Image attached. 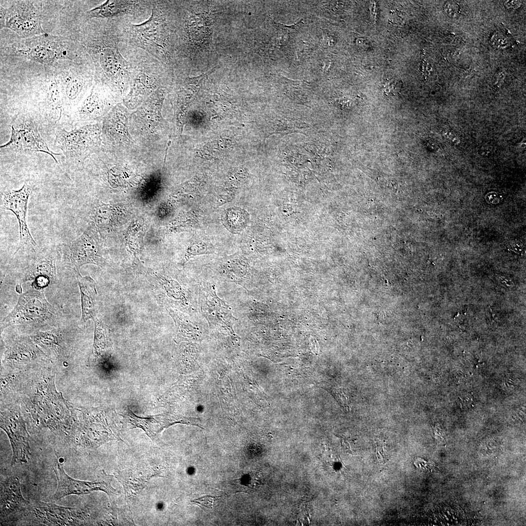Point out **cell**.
<instances>
[{"mask_svg": "<svg viewBox=\"0 0 526 526\" xmlns=\"http://www.w3.org/2000/svg\"><path fill=\"white\" fill-rule=\"evenodd\" d=\"M123 18L96 19L86 24L82 44L91 57L96 84L122 91L130 83L129 66L119 51Z\"/></svg>", "mask_w": 526, "mask_h": 526, "instance_id": "cell-1", "label": "cell"}, {"mask_svg": "<svg viewBox=\"0 0 526 526\" xmlns=\"http://www.w3.org/2000/svg\"><path fill=\"white\" fill-rule=\"evenodd\" d=\"M121 25L123 42L149 53L166 66L172 62L171 24L170 5L165 0H154L150 18L140 24L123 18Z\"/></svg>", "mask_w": 526, "mask_h": 526, "instance_id": "cell-2", "label": "cell"}, {"mask_svg": "<svg viewBox=\"0 0 526 526\" xmlns=\"http://www.w3.org/2000/svg\"><path fill=\"white\" fill-rule=\"evenodd\" d=\"M125 49V59L129 66L130 83L132 86L130 100L134 99L137 101L166 81L170 70L156 58L140 48L130 45Z\"/></svg>", "mask_w": 526, "mask_h": 526, "instance_id": "cell-3", "label": "cell"}, {"mask_svg": "<svg viewBox=\"0 0 526 526\" xmlns=\"http://www.w3.org/2000/svg\"><path fill=\"white\" fill-rule=\"evenodd\" d=\"M38 152L47 153L58 163L55 155L60 154L54 152L49 148L36 120L28 115H17L12 121L9 141L0 146L1 154H30Z\"/></svg>", "mask_w": 526, "mask_h": 526, "instance_id": "cell-4", "label": "cell"}, {"mask_svg": "<svg viewBox=\"0 0 526 526\" xmlns=\"http://www.w3.org/2000/svg\"><path fill=\"white\" fill-rule=\"evenodd\" d=\"M96 131L93 127H80L67 131L60 126L56 130L54 146L62 150L68 165L81 166L94 145Z\"/></svg>", "mask_w": 526, "mask_h": 526, "instance_id": "cell-5", "label": "cell"}, {"mask_svg": "<svg viewBox=\"0 0 526 526\" xmlns=\"http://www.w3.org/2000/svg\"><path fill=\"white\" fill-rule=\"evenodd\" d=\"M25 41L16 47L18 56L48 65L62 59H72L65 43L49 35L44 34Z\"/></svg>", "mask_w": 526, "mask_h": 526, "instance_id": "cell-6", "label": "cell"}, {"mask_svg": "<svg viewBox=\"0 0 526 526\" xmlns=\"http://www.w3.org/2000/svg\"><path fill=\"white\" fill-rule=\"evenodd\" d=\"M43 293L29 292L21 295L18 302L3 322L5 324H37L45 322L53 313Z\"/></svg>", "mask_w": 526, "mask_h": 526, "instance_id": "cell-7", "label": "cell"}, {"mask_svg": "<svg viewBox=\"0 0 526 526\" xmlns=\"http://www.w3.org/2000/svg\"><path fill=\"white\" fill-rule=\"evenodd\" d=\"M199 302L202 315L210 326L222 328L234 334L237 319L230 306L217 295L213 285H208L200 292Z\"/></svg>", "mask_w": 526, "mask_h": 526, "instance_id": "cell-8", "label": "cell"}, {"mask_svg": "<svg viewBox=\"0 0 526 526\" xmlns=\"http://www.w3.org/2000/svg\"><path fill=\"white\" fill-rule=\"evenodd\" d=\"M31 192L29 184L25 183L18 190L8 189L1 194L2 207L16 215L19 222V247H34L37 244L32 237L27 224V211L29 197Z\"/></svg>", "mask_w": 526, "mask_h": 526, "instance_id": "cell-9", "label": "cell"}, {"mask_svg": "<svg viewBox=\"0 0 526 526\" xmlns=\"http://www.w3.org/2000/svg\"><path fill=\"white\" fill-rule=\"evenodd\" d=\"M94 236L90 231H85L73 241L65 244L60 248L65 263L79 273L83 265L98 264L100 256Z\"/></svg>", "mask_w": 526, "mask_h": 526, "instance_id": "cell-10", "label": "cell"}, {"mask_svg": "<svg viewBox=\"0 0 526 526\" xmlns=\"http://www.w3.org/2000/svg\"><path fill=\"white\" fill-rule=\"evenodd\" d=\"M153 0H108L87 12L90 18H145L152 8Z\"/></svg>", "mask_w": 526, "mask_h": 526, "instance_id": "cell-11", "label": "cell"}, {"mask_svg": "<svg viewBox=\"0 0 526 526\" xmlns=\"http://www.w3.org/2000/svg\"><path fill=\"white\" fill-rule=\"evenodd\" d=\"M57 485L53 499L59 500L70 495H81L94 491L102 490L109 495L115 494L116 490L111 485L108 475L105 474L103 480L100 482H88L75 479L65 471L61 463H58L54 469Z\"/></svg>", "mask_w": 526, "mask_h": 526, "instance_id": "cell-12", "label": "cell"}, {"mask_svg": "<svg viewBox=\"0 0 526 526\" xmlns=\"http://www.w3.org/2000/svg\"><path fill=\"white\" fill-rule=\"evenodd\" d=\"M93 76L94 72L86 73L79 76H68L59 85L64 117L67 118L79 104Z\"/></svg>", "mask_w": 526, "mask_h": 526, "instance_id": "cell-13", "label": "cell"}, {"mask_svg": "<svg viewBox=\"0 0 526 526\" xmlns=\"http://www.w3.org/2000/svg\"><path fill=\"white\" fill-rule=\"evenodd\" d=\"M1 515L15 516L24 511L29 503L25 500L20 491V482L16 476L1 482Z\"/></svg>", "mask_w": 526, "mask_h": 526, "instance_id": "cell-14", "label": "cell"}, {"mask_svg": "<svg viewBox=\"0 0 526 526\" xmlns=\"http://www.w3.org/2000/svg\"><path fill=\"white\" fill-rule=\"evenodd\" d=\"M6 27L13 30L22 37L44 34L40 22L36 18L23 15H8L0 6V29Z\"/></svg>", "mask_w": 526, "mask_h": 526, "instance_id": "cell-15", "label": "cell"}, {"mask_svg": "<svg viewBox=\"0 0 526 526\" xmlns=\"http://www.w3.org/2000/svg\"><path fill=\"white\" fill-rule=\"evenodd\" d=\"M76 512L72 508L40 502L36 507V515L44 523L48 522L53 525H74L78 521Z\"/></svg>", "mask_w": 526, "mask_h": 526, "instance_id": "cell-16", "label": "cell"}, {"mask_svg": "<svg viewBox=\"0 0 526 526\" xmlns=\"http://www.w3.org/2000/svg\"><path fill=\"white\" fill-rule=\"evenodd\" d=\"M13 422V421H12ZM19 424L2 421L1 428L6 432L11 442L12 451V464L26 463L30 455L29 445L26 432H22Z\"/></svg>", "mask_w": 526, "mask_h": 526, "instance_id": "cell-17", "label": "cell"}, {"mask_svg": "<svg viewBox=\"0 0 526 526\" xmlns=\"http://www.w3.org/2000/svg\"><path fill=\"white\" fill-rule=\"evenodd\" d=\"M128 417L132 425L142 428L153 440H158V435L164 429L176 423H182L180 420L172 419L163 414L144 418L138 417L130 412Z\"/></svg>", "mask_w": 526, "mask_h": 526, "instance_id": "cell-18", "label": "cell"}, {"mask_svg": "<svg viewBox=\"0 0 526 526\" xmlns=\"http://www.w3.org/2000/svg\"><path fill=\"white\" fill-rule=\"evenodd\" d=\"M78 283L81 296L82 319L85 321L96 318L95 282L89 277H82L78 274Z\"/></svg>", "mask_w": 526, "mask_h": 526, "instance_id": "cell-19", "label": "cell"}, {"mask_svg": "<svg viewBox=\"0 0 526 526\" xmlns=\"http://www.w3.org/2000/svg\"><path fill=\"white\" fill-rule=\"evenodd\" d=\"M29 276L37 287H45L56 276L54 260L50 258L39 260L32 266Z\"/></svg>", "mask_w": 526, "mask_h": 526, "instance_id": "cell-20", "label": "cell"}, {"mask_svg": "<svg viewBox=\"0 0 526 526\" xmlns=\"http://www.w3.org/2000/svg\"><path fill=\"white\" fill-rule=\"evenodd\" d=\"M95 321V340L94 349L95 352L97 353L100 349L104 348L108 345V339L106 331L102 323L97 319H94Z\"/></svg>", "mask_w": 526, "mask_h": 526, "instance_id": "cell-21", "label": "cell"}, {"mask_svg": "<svg viewBox=\"0 0 526 526\" xmlns=\"http://www.w3.org/2000/svg\"><path fill=\"white\" fill-rule=\"evenodd\" d=\"M218 497L213 496H204L192 501L194 504L205 509L212 508L217 501Z\"/></svg>", "mask_w": 526, "mask_h": 526, "instance_id": "cell-22", "label": "cell"}, {"mask_svg": "<svg viewBox=\"0 0 526 526\" xmlns=\"http://www.w3.org/2000/svg\"><path fill=\"white\" fill-rule=\"evenodd\" d=\"M446 13L451 18L457 17L460 14L459 5L454 1H447L445 4Z\"/></svg>", "mask_w": 526, "mask_h": 526, "instance_id": "cell-23", "label": "cell"}, {"mask_svg": "<svg viewBox=\"0 0 526 526\" xmlns=\"http://www.w3.org/2000/svg\"><path fill=\"white\" fill-rule=\"evenodd\" d=\"M400 86L397 82H390L384 87V93L387 96H394L399 92Z\"/></svg>", "mask_w": 526, "mask_h": 526, "instance_id": "cell-24", "label": "cell"}, {"mask_svg": "<svg viewBox=\"0 0 526 526\" xmlns=\"http://www.w3.org/2000/svg\"><path fill=\"white\" fill-rule=\"evenodd\" d=\"M505 7L508 9H516L521 5V1L519 0H507L504 3Z\"/></svg>", "mask_w": 526, "mask_h": 526, "instance_id": "cell-25", "label": "cell"}, {"mask_svg": "<svg viewBox=\"0 0 526 526\" xmlns=\"http://www.w3.org/2000/svg\"><path fill=\"white\" fill-rule=\"evenodd\" d=\"M455 322L458 324L459 326H462L465 323V319L464 317L457 316V319H455Z\"/></svg>", "mask_w": 526, "mask_h": 526, "instance_id": "cell-26", "label": "cell"}, {"mask_svg": "<svg viewBox=\"0 0 526 526\" xmlns=\"http://www.w3.org/2000/svg\"><path fill=\"white\" fill-rule=\"evenodd\" d=\"M500 279L503 282H505L508 286H511L513 284V282L511 281V280H509V279H507L505 277H500Z\"/></svg>", "mask_w": 526, "mask_h": 526, "instance_id": "cell-27", "label": "cell"}, {"mask_svg": "<svg viewBox=\"0 0 526 526\" xmlns=\"http://www.w3.org/2000/svg\"><path fill=\"white\" fill-rule=\"evenodd\" d=\"M16 290L19 293H20L21 291V287L19 285H18L16 287Z\"/></svg>", "mask_w": 526, "mask_h": 526, "instance_id": "cell-28", "label": "cell"}]
</instances>
